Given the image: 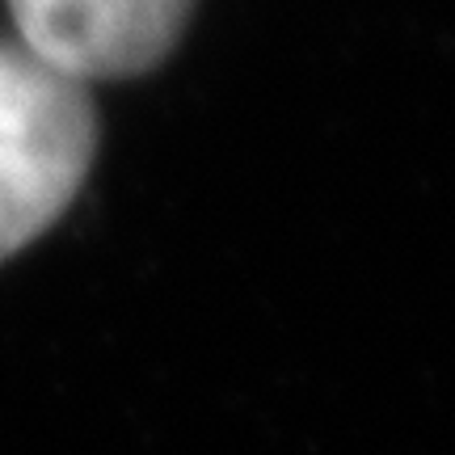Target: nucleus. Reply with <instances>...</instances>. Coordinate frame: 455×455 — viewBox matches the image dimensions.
<instances>
[{
  "mask_svg": "<svg viewBox=\"0 0 455 455\" xmlns=\"http://www.w3.org/2000/svg\"><path fill=\"white\" fill-rule=\"evenodd\" d=\"M98 152L89 84L0 43V261L38 241L81 195Z\"/></svg>",
  "mask_w": 455,
  "mask_h": 455,
  "instance_id": "f257e3e1",
  "label": "nucleus"
},
{
  "mask_svg": "<svg viewBox=\"0 0 455 455\" xmlns=\"http://www.w3.org/2000/svg\"><path fill=\"white\" fill-rule=\"evenodd\" d=\"M17 43L72 81H127L169 60L195 0H9Z\"/></svg>",
  "mask_w": 455,
  "mask_h": 455,
  "instance_id": "f03ea898",
  "label": "nucleus"
}]
</instances>
